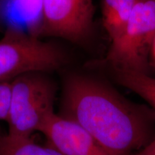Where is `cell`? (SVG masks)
<instances>
[{"instance_id":"7a4b0ae2","label":"cell","mask_w":155,"mask_h":155,"mask_svg":"<svg viewBox=\"0 0 155 155\" xmlns=\"http://www.w3.org/2000/svg\"><path fill=\"white\" fill-rule=\"evenodd\" d=\"M54 83L45 73L24 74L12 81L10 107L7 122L12 139H28L38 131L54 112Z\"/></svg>"},{"instance_id":"8992f818","label":"cell","mask_w":155,"mask_h":155,"mask_svg":"<svg viewBox=\"0 0 155 155\" xmlns=\"http://www.w3.org/2000/svg\"><path fill=\"white\" fill-rule=\"evenodd\" d=\"M38 131L63 155H108L83 128L60 114L50 115Z\"/></svg>"},{"instance_id":"277c9868","label":"cell","mask_w":155,"mask_h":155,"mask_svg":"<svg viewBox=\"0 0 155 155\" xmlns=\"http://www.w3.org/2000/svg\"><path fill=\"white\" fill-rule=\"evenodd\" d=\"M155 39V0H137L121 35L111 42L108 67L147 73Z\"/></svg>"},{"instance_id":"5bb4252c","label":"cell","mask_w":155,"mask_h":155,"mask_svg":"<svg viewBox=\"0 0 155 155\" xmlns=\"http://www.w3.org/2000/svg\"><path fill=\"white\" fill-rule=\"evenodd\" d=\"M3 139H4V137H0V147H1V145H2V143Z\"/></svg>"},{"instance_id":"9c48e42d","label":"cell","mask_w":155,"mask_h":155,"mask_svg":"<svg viewBox=\"0 0 155 155\" xmlns=\"http://www.w3.org/2000/svg\"><path fill=\"white\" fill-rule=\"evenodd\" d=\"M0 155H63L53 147H42L31 139H12L4 137Z\"/></svg>"},{"instance_id":"52a82bcc","label":"cell","mask_w":155,"mask_h":155,"mask_svg":"<svg viewBox=\"0 0 155 155\" xmlns=\"http://www.w3.org/2000/svg\"><path fill=\"white\" fill-rule=\"evenodd\" d=\"M137 0H101L102 22L111 42L121 35Z\"/></svg>"},{"instance_id":"4fadbf2b","label":"cell","mask_w":155,"mask_h":155,"mask_svg":"<svg viewBox=\"0 0 155 155\" xmlns=\"http://www.w3.org/2000/svg\"><path fill=\"white\" fill-rule=\"evenodd\" d=\"M151 55H152L153 60L155 62V39H154V43L152 45V51H151Z\"/></svg>"},{"instance_id":"30bf717a","label":"cell","mask_w":155,"mask_h":155,"mask_svg":"<svg viewBox=\"0 0 155 155\" xmlns=\"http://www.w3.org/2000/svg\"><path fill=\"white\" fill-rule=\"evenodd\" d=\"M15 8L25 19L31 33L38 36L41 16L42 0H12Z\"/></svg>"},{"instance_id":"5b68a950","label":"cell","mask_w":155,"mask_h":155,"mask_svg":"<svg viewBox=\"0 0 155 155\" xmlns=\"http://www.w3.org/2000/svg\"><path fill=\"white\" fill-rule=\"evenodd\" d=\"M94 14L93 0H42L38 36L79 42L91 30Z\"/></svg>"},{"instance_id":"3957f363","label":"cell","mask_w":155,"mask_h":155,"mask_svg":"<svg viewBox=\"0 0 155 155\" xmlns=\"http://www.w3.org/2000/svg\"><path fill=\"white\" fill-rule=\"evenodd\" d=\"M63 63V53L55 45L17 27L7 28L0 39V81H12L27 73H46Z\"/></svg>"},{"instance_id":"ba28073f","label":"cell","mask_w":155,"mask_h":155,"mask_svg":"<svg viewBox=\"0 0 155 155\" xmlns=\"http://www.w3.org/2000/svg\"><path fill=\"white\" fill-rule=\"evenodd\" d=\"M110 68L116 82L141 96L155 112V78L144 73Z\"/></svg>"},{"instance_id":"6da1fadb","label":"cell","mask_w":155,"mask_h":155,"mask_svg":"<svg viewBox=\"0 0 155 155\" xmlns=\"http://www.w3.org/2000/svg\"><path fill=\"white\" fill-rule=\"evenodd\" d=\"M60 115L83 128L108 155H132L155 138L153 109L89 78L66 80Z\"/></svg>"},{"instance_id":"8fae6325","label":"cell","mask_w":155,"mask_h":155,"mask_svg":"<svg viewBox=\"0 0 155 155\" xmlns=\"http://www.w3.org/2000/svg\"><path fill=\"white\" fill-rule=\"evenodd\" d=\"M12 81H0V121H7L11 101Z\"/></svg>"},{"instance_id":"7c38bea8","label":"cell","mask_w":155,"mask_h":155,"mask_svg":"<svg viewBox=\"0 0 155 155\" xmlns=\"http://www.w3.org/2000/svg\"><path fill=\"white\" fill-rule=\"evenodd\" d=\"M132 155H155V138L141 150Z\"/></svg>"}]
</instances>
